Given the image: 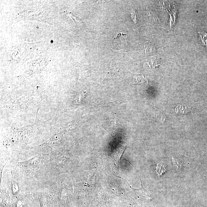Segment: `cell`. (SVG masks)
Listing matches in <instances>:
<instances>
[{"label": "cell", "mask_w": 207, "mask_h": 207, "mask_svg": "<svg viewBox=\"0 0 207 207\" xmlns=\"http://www.w3.org/2000/svg\"><path fill=\"white\" fill-rule=\"evenodd\" d=\"M126 38V35L122 33L116 35L114 42L115 48L119 50H122L125 48L127 45Z\"/></svg>", "instance_id": "obj_1"}, {"label": "cell", "mask_w": 207, "mask_h": 207, "mask_svg": "<svg viewBox=\"0 0 207 207\" xmlns=\"http://www.w3.org/2000/svg\"><path fill=\"white\" fill-rule=\"evenodd\" d=\"M139 178L140 179V182H141V187L139 189H135L133 188L131 186H130V188L132 189V190L134 191L135 193L137 194H140V195H141V196L143 197H145V198L147 199V200H148V199H151V194L148 191H147V190L145 189L144 187L142 185V182L141 178L139 177Z\"/></svg>", "instance_id": "obj_2"}, {"label": "cell", "mask_w": 207, "mask_h": 207, "mask_svg": "<svg viewBox=\"0 0 207 207\" xmlns=\"http://www.w3.org/2000/svg\"><path fill=\"white\" fill-rule=\"evenodd\" d=\"M165 172V169L163 166L160 164H157L156 166V173L159 174V177L162 175V174Z\"/></svg>", "instance_id": "obj_3"}, {"label": "cell", "mask_w": 207, "mask_h": 207, "mask_svg": "<svg viewBox=\"0 0 207 207\" xmlns=\"http://www.w3.org/2000/svg\"><path fill=\"white\" fill-rule=\"evenodd\" d=\"M203 43L207 47V33H199Z\"/></svg>", "instance_id": "obj_4"}, {"label": "cell", "mask_w": 207, "mask_h": 207, "mask_svg": "<svg viewBox=\"0 0 207 207\" xmlns=\"http://www.w3.org/2000/svg\"><path fill=\"white\" fill-rule=\"evenodd\" d=\"M172 161L173 164L175 165V166L177 167V169H181V167H182V165L177 159L172 158Z\"/></svg>", "instance_id": "obj_5"}]
</instances>
